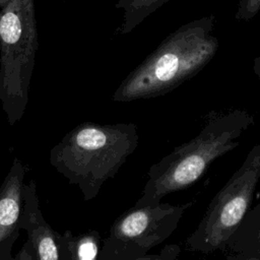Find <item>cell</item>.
Returning <instances> with one entry per match:
<instances>
[{
	"mask_svg": "<svg viewBox=\"0 0 260 260\" xmlns=\"http://www.w3.org/2000/svg\"><path fill=\"white\" fill-rule=\"evenodd\" d=\"M18 228L27 233V243L35 260H58L57 232L46 221L40 208L35 180L22 189V207Z\"/></svg>",
	"mask_w": 260,
	"mask_h": 260,
	"instance_id": "cell-7",
	"label": "cell"
},
{
	"mask_svg": "<svg viewBox=\"0 0 260 260\" xmlns=\"http://www.w3.org/2000/svg\"><path fill=\"white\" fill-rule=\"evenodd\" d=\"M260 11V0H238L236 19L239 21H250Z\"/></svg>",
	"mask_w": 260,
	"mask_h": 260,
	"instance_id": "cell-12",
	"label": "cell"
},
{
	"mask_svg": "<svg viewBox=\"0 0 260 260\" xmlns=\"http://www.w3.org/2000/svg\"><path fill=\"white\" fill-rule=\"evenodd\" d=\"M196 199L184 204L131 207L115 219L96 260H133L165 242Z\"/></svg>",
	"mask_w": 260,
	"mask_h": 260,
	"instance_id": "cell-6",
	"label": "cell"
},
{
	"mask_svg": "<svg viewBox=\"0 0 260 260\" xmlns=\"http://www.w3.org/2000/svg\"><path fill=\"white\" fill-rule=\"evenodd\" d=\"M224 260H260L258 258H253V257H247L239 254H234V255H228Z\"/></svg>",
	"mask_w": 260,
	"mask_h": 260,
	"instance_id": "cell-16",
	"label": "cell"
},
{
	"mask_svg": "<svg viewBox=\"0 0 260 260\" xmlns=\"http://www.w3.org/2000/svg\"><path fill=\"white\" fill-rule=\"evenodd\" d=\"M19 236V231L12 234L9 238H7L4 242L0 245V260H14V257L11 255L12 247L15 241Z\"/></svg>",
	"mask_w": 260,
	"mask_h": 260,
	"instance_id": "cell-14",
	"label": "cell"
},
{
	"mask_svg": "<svg viewBox=\"0 0 260 260\" xmlns=\"http://www.w3.org/2000/svg\"><path fill=\"white\" fill-rule=\"evenodd\" d=\"M133 123L83 122L67 132L50 151L51 166L76 185L85 201L95 198L138 145Z\"/></svg>",
	"mask_w": 260,
	"mask_h": 260,
	"instance_id": "cell-3",
	"label": "cell"
},
{
	"mask_svg": "<svg viewBox=\"0 0 260 260\" xmlns=\"http://www.w3.org/2000/svg\"><path fill=\"white\" fill-rule=\"evenodd\" d=\"M172 0H118L116 8L123 11V18L117 31L127 35L135 29L145 18Z\"/></svg>",
	"mask_w": 260,
	"mask_h": 260,
	"instance_id": "cell-11",
	"label": "cell"
},
{
	"mask_svg": "<svg viewBox=\"0 0 260 260\" xmlns=\"http://www.w3.org/2000/svg\"><path fill=\"white\" fill-rule=\"evenodd\" d=\"M14 260H35L31 250H30V247L27 242H25L22 245V247L20 248L18 253L15 255Z\"/></svg>",
	"mask_w": 260,
	"mask_h": 260,
	"instance_id": "cell-15",
	"label": "cell"
},
{
	"mask_svg": "<svg viewBox=\"0 0 260 260\" xmlns=\"http://www.w3.org/2000/svg\"><path fill=\"white\" fill-rule=\"evenodd\" d=\"M25 168L15 157L0 185V245L15 232L20 231L18 220L22 207V189Z\"/></svg>",
	"mask_w": 260,
	"mask_h": 260,
	"instance_id": "cell-8",
	"label": "cell"
},
{
	"mask_svg": "<svg viewBox=\"0 0 260 260\" xmlns=\"http://www.w3.org/2000/svg\"><path fill=\"white\" fill-rule=\"evenodd\" d=\"M181 247L178 244H168L155 254H146L133 260H178Z\"/></svg>",
	"mask_w": 260,
	"mask_h": 260,
	"instance_id": "cell-13",
	"label": "cell"
},
{
	"mask_svg": "<svg viewBox=\"0 0 260 260\" xmlns=\"http://www.w3.org/2000/svg\"><path fill=\"white\" fill-rule=\"evenodd\" d=\"M39 47L36 0L0 9V103L10 126L23 117Z\"/></svg>",
	"mask_w": 260,
	"mask_h": 260,
	"instance_id": "cell-4",
	"label": "cell"
},
{
	"mask_svg": "<svg viewBox=\"0 0 260 260\" xmlns=\"http://www.w3.org/2000/svg\"><path fill=\"white\" fill-rule=\"evenodd\" d=\"M226 250L260 259V202L249 210L230 239Z\"/></svg>",
	"mask_w": 260,
	"mask_h": 260,
	"instance_id": "cell-10",
	"label": "cell"
},
{
	"mask_svg": "<svg viewBox=\"0 0 260 260\" xmlns=\"http://www.w3.org/2000/svg\"><path fill=\"white\" fill-rule=\"evenodd\" d=\"M13 0H0V8H4L5 6H7Z\"/></svg>",
	"mask_w": 260,
	"mask_h": 260,
	"instance_id": "cell-18",
	"label": "cell"
},
{
	"mask_svg": "<svg viewBox=\"0 0 260 260\" xmlns=\"http://www.w3.org/2000/svg\"><path fill=\"white\" fill-rule=\"evenodd\" d=\"M260 181V142L252 147L242 166L209 202L197 228L188 236L192 252L225 251L228 243L251 209Z\"/></svg>",
	"mask_w": 260,
	"mask_h": 260,
	"instance_id": "cell-5",
	"label": "cell"
},
{
	"mask_svg": "<svg viewBox=\"0 0 260 260\" xmlns=\"http://www.w3.org/2000/svg\"><path fill=\"white\" fill-rule=\"evenodd\" d=\"M215 17L209 14L179 26L133 68L112 100L129 103L170 93L198 74L216 55Z\"/></svg>",
	"mask_w": 260,
	"mask_h": 260,
	"instance_id": "cell-1",
	"label": "cell"
},
{
	"mask_svg": "<svg viewBox=\"0 0 260 260\" xmlns=\"http://www.w3.org/2000/svg\"><path fill=\"white\" fill-rule=\"evenodd\" d=\"M253 71L256 74V76L260 79V55L254 59Z\"/></svg>",
	"mask_w": 260,
	"mask_h": 260,
	"instance_id": "cell-17",
	"label": "cell"
},
{
	"mask_svg": "<svg viewBox=\"0 0 260 260\" xmlns=\"http://www.w3.org/2000/svg\"><path fill=\"white\" fill-rule=\"evenodd\" d=\"M254 123V116L245 109L210 111L197 135L149 168L134 206L156 205L167 195L191 187L215 159L240 144L238 139Z\"/></svg>",
	"mask_w": 260,
	"mask_h": 260,
	"instance_id": "cell-2",
	"label": "cell"
},
{
	"mask_svg": "<svg viewBox=\"0 0 260 260\" xmlns=\"http://www.w3.org/2000/svg\"><path fill=\"white\" fill-rule=\"evenodd\" d=\"M58 260H96L102 246L101 235L91 230L79 235L71 231L57 233Z\"/></svg>",
	"mask_w": 260,
	"mask_h": 260,
	"instance_id": "cell-9",
	"label": "cell"
}]
</instances>
